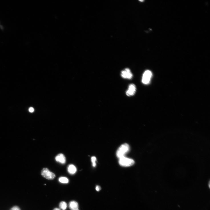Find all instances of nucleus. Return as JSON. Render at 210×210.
I'll return each mask as SVG.
<instances>
[{
  "label": "nucleus",
  "mask_w": 210,
  "mask_h": 210,
  "mask_svg": "<svg viewBox=\"0 0 210 210\" xmlns=\"http://www.w3.org/2000/svg\"><path fill=\"white\" fill-rule=\"evenodd\" d=\"M130 150V147L128 144H124L122 145L118 149L116 153L117 157L120 159L125 156V155Z\"/></svg>",
  "instance_id": "obj_1"
},
{
  "label": "nucleus",
  "mask_w": 210,
  "mask_h": 210,
  "mask_svg": "<svg viewBox=\"0 0 210 210\" xmlns=\"http://www.w3.org/2000/svg\"><path fill=\"white\" fill-rule=\"evenodd\" d=\"M119 163L122 166L128 167L134 165L135 163V161L132 159L124 156L119 159Z\"/></svg>",
  "instance_id": "obj_2"
},
{
  "label": "nucleus",
  "mask_w": 210,
  "mask_h": 210,
  "mask_svg": "<svg viewBox=\"0 0 210 210\" xmlns=\"http://www.w3.org/2000/svg\"><path fill=\"white\" fill-rule=\"evenodd\" d=\"M41 175L44 178L49 179L52 180L55 178V175L51 172L47 168H43L41 171Z\"/></svg>",
  "instance_id": "obj_3"
},
{
  "label": "nucleus",
  "mask_w": 210,
  "mask_h": 210,
  "mask_svg": "<svg viewBox=\"0 0 210 210\" xmlns=\"http://www.w3.org/2000/svg\"><path fill=\"white\" fill-rule=\"evenodd\" d=\"M152 74L150 70H147L144 72L142 76V82L144 84H148L151 80Z\"/></svg>",
  "instance_id": "obj_4"
},
{
  "label": "nucleus",
  "mask_w": 210,
  "mask_h": 210,
  "mask_svg": "<svg viewBox=\"0 0 210 210\" xmlns=\"http://www.w3.org/2000/svg\"><path fill=\"white\" fill-rule=\"evenodd\" d=\"M121 75L122 77L125 78L130 79L133 77V74L131 73L130 70L126 68L122 72Z\"/></svg>",
  "instance_id": "obj_5"
},
{
  "label": "nucleus",
  "mask_w": 210,
  "mask_h": 210,
  "mask_svg": "<svg viewBox=\"0 0 210 210\" xmlns=\"http://www.w3.org/2000/svg\"><path fill=\"white\" fill-rule=\"evenodd\" d=\"M136 91V86L134 84H130L128 90L126 92V94L128 96H133L135 93Z\"/></svg>",
  "instance_id": "obj_6"
},
{
  "label": "nucleus",
  "mask_w": 210,
  "mask_h": 210,
  "mask_svg": "<svg viewBox=\"0 0 210 210\" xmlns=\"http://www.w3.org/2000/svg\"><path fill=\"white\" fill-rule=\"evenodd\" d=\"M56 161L61 164H64L66 162V158L62 154H58L55 158Z\"/></svg>",
  "instance_id": "obj_7"
},
{
  "label": "nucleus",
  "mask_w": 210,
  "mask_h": 210,
  "mask_svg": "<svg viewBox=\"0 0 210 210\" xmlns=\"http://www.w3.org/2000/svg\"><path fill=\"white\" fill-rule=\"evenodd\" d=\"M68 170L69 173L71 175H73L76 172L77 169L74 165L71 164L68 166Z\"/></svg>",
  "instance_id": "obj_8"
},
{
  "label": "nucleus",
  "mask_w": 210,
  "mask_h": 210,
  "mask_svg": "<svg viewBox=\"0 0 210 210\" xmlns=\"http://www.w3.org/2000/svg\"><path fill=\"white\" fill-rule=\"evenodd\" d=\"M69 207L71 210H74L78 209V203L74 201H71L69 203Z\"/></svg>",
  "instance_id": "obj_9"
},
{
  "label": "nucleus",
  "mask_w": 210,
  "mask_h": 210,
  "mask_svg": "<svg viewBox=\"0 0 210 210\" xmlns=\"http://www.w3.org/2000/svg\"><path fill=\"white\" fill-rule=\"evenodd\" d=\"M59 207L61 209L65 210L67 207V204L64 201L61 202L59 204Z\"/></svg>",
  "instance_id": "obj_10"
},
{
  "label": "nucleus",
  "mask_w": 210,
  "mask_h": 210,
  "mask_svg": "<svg viewBox=\"0 0 210 210\" xmlns=\"http://www.w3.org/2000/svg\"><path fill=\"white\" fill-rule=\"evenodd\" d=\"M59 181L63 183H67L69 182V180L67 177H61L59 179Z\"/></svg>",
  "instance_id": "obj_11"
},
{
  "label": "nucleus",
  "mask_w": 210,
  "mask_h": 210,
  "mask_svg": "<svg viewBox=\"0 0 210 210\" xmlns=\"http://www.w3.org/2000/svg\"><path fill=\"white\" fill-rule=\"evenodd\" d=\"M91 161L92 163L93 166L94 167H95L96 165V158L95 156H93L91 157Z\"/></svg>",
  "instance_id": "obj_12"
},
{
  "label": "nucleus",
  "mask_w": 210,
  "mask_h": 210,
  "mask_svg": "<svg viewBox=\"0 0 210 210\" xmlns=\"http://www.w3.org/2000/svg\"><path fill=\"white\" fill-rule=\"evenodd\" d=\"M10 210H21L20 207L17 206H15L12 207Z\"/></svg>",
  "instance_id": "obj_13"
},
{
  "label": "nucleus",
  "mask_w": 210,
  "mask_h": 210,
  "mask_svg": "<svg viewBox=\"0 0 210 210\" xmlns=\"http://www.w3.org/2000/svg\"><path fill=\"white\" fill-rule=\"evenodd\" d=\"M101 188L100 186L98 185H97L96 186V190L97 191H100L101 190Z\"/></svg>",
  "instance_id": "obj_14"
},
{
  "label": "nucleus",
  "mask_w": 210,
  "mask_h": 210,
  "mask_svg": "<svg viewBox=\"0 0 210 210\" xmlns=\"http://www.w3.org/2000/svg\"><path fill=\"white\" fill-rule=\"evenodd\" d=\"M29 110L30 112L32 113L34 112V110L33 108L31 107L29 108Z\"/></svg>",
  "instance_id": "obj_15"
},
{
  "label": "nucleus",
  "mask_w": 210,
  "mask_h": 210,
  "mask_svg": "<svg viewBox=\"0 0 210 210\" xmlns=\"http://www.w3.org/2000/svg\"><path fill=\"white\" fill-rule=\"evenodd\" d=\"M53 210H60L59 208H55Z\"/></svg>",
  "instance_id": "obj_16"
},
{
  "label": "nucleus",
  "mask_w": 210,
  "mask_h": 210,
  "mask_svg": "<svg viewBox=\"0 0 210 210\" xmlns=\"http://www.w3.org/2000/svg\"><path fill=\"white\" fill-rule=\"evenodd\" d=\"M140 2H143L144 1H139Z\"/></svg>",
  "instance_id": "obj_17"
},
{
  "label": "nucleus",
  "mask_w": 210,
  "mask_h": 210,
  "mask_svg": "<svg viewBox=\"0 0 210 210\" xmlns=\"http://www.w3.org/2000/svg\"><path fill=\"white\" fill-rule=\"evenodd\" d=\"M79 210V209H75V210Z\"/></svg>",
  "instance_id": "obj_18"
}]
</instances>
